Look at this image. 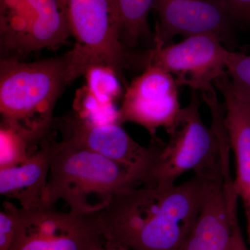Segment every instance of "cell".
<instances>
[{"mask_svg": "<svg viewBox=\"0 0 250 250\" xmlns=\"http://www.w3.org/2000/svg\"><path fill=\"white\" fill-rule=\"evenodd\" d=\"M205 177L184 183L141 184L118 192L98 212L105 241L131 250H181L195 225Z\"/></svg>", "mask_w": 250, "mask_h": 250, "instance_id": "1", "label": "cell"}, {"mask_svg": "<svg viewBox=\"0 0 250 250\" xmlns=\"http://www.w3.org/2000/svg\"><path fill=\"white\" fill-rule=\"evenodd\" d=\"M69 52L34 62L1 59L0 112L1 122L42 141L51 134L54 108L71 83Z\"/></svg>", "mask_w": 250, "mask_h": 250, "instance_id": "2", "label": "cell"}, {"mask_svg": "<svg viewBox=\"0 0 250 250\" xmlns=\"http://www.w3.org/2000/svg\"><path fill=\"white\" fill-rule=\"evenodd\" d=\"M142 183L131 169L62 140L57 142L43 202L62 200L74 211L98 213L118 192Z\"/></svg>", "mask_w": 250, "mask_h": 250, "instance_id": "3", "label": "cell"}, {"mask_svg": "<svg viewBox=\"0 0 250 250\" xmlns=\"http://www.w3.org/2000/svg\"><path fill=\"white\" fill-rule=\"evenodd\" d=\"M192 90L191 100L182 108L174 126L168 131L167 143L153 139L152 164L143 184L170 186L189 171L202 173L215 168L221 163L228 136L224 124V109L213 104L210 128L200 114V100Z\"/></svg>", "mask_w": 250, "mask_h": 250, "instance_id": "4", "label": "cell"}, {"mask_svg": "<svg viewBox=\"0 0 250 250\" xmlns=\"http://www.w3.org/2000/svg\"><path fill=\"white\" fill-rule=\"evenodd\" d=\"M76 44L70 53L71 82L93 67L124 70L147 65V53H131L122 43L112 0H59Z\"/></svg>", "mask_w": 250, "mask_h": 250, "instance_id": "5", "label": "cell"}, {"mask_svg": "<svg viewBox=\"0 0 250 250\" xmlns=\"http://www.w3.org/2000/svg\"><path fill=\"white\" fill-rule=\"evenodd\" d=\"M42 203L18 208V223L9 250H99L106 243L98 213L62 211Z\"/></svg>", "mask_w": 250, "mask_h": 250, "instance_id": "6", "label": "cell"}, {"mask_svg": "<svg viewBox=\"0 0 250 250\" xmlns=\"http://www.w3.org/2000/svg\"><path fill=\"white\" fill-rule=\"evenodd\" d=\"M2 59L56 49L71 35L59 0H0Z\"/></svg>", "mask_w": 250, "mask_h": 250, "instance_id": "7", "label": "cell"}, {"mask_svg": "<svg viewBox=\"0 0 250 250\" xmlns=\"http://www.w3.org/2000/svg\"><path fill=\"white\" fill-rule=\"evenodd\" d=\"M229 156L205 177L201 208L196 222L181 250H231L240 229L238 197L230 169Z\"/></svg>", "mask_w": 250, "mask_h": 250, "instance_id": "8", "label": "cell"}, {"mask_svg": "<svg viewBox=\"0 0 250 250\" xmlns=\"http://www.w3.org/2000/svg\"><path fill=\"white\" fill-rule=\"evenodd\" d=\"M231 52L214 34H197L179 43L163 47L155 44L148 51L147 64L168 72L179 86L203 92L226 73Z\"/></svg>", "mask_w": 250, "mask_h": 250, "instance_id": "9", "label": "cell"}, {"mask_svg": "<svg viewBox=\"0 0 250 250\" xmlns=\"http://www.w3.org/2000/svg\"><path fill=\"white\" fill-rule=\"evenodd\" d=\"M175 78L168 72L147 64L144 72L128 87L118 110V123H133L147 129L155 139L157 129L169 131L182 108Z\"/></svg>", "mask_w": 250, "mask_h": 250, "instance_id": "10", "label": "cell"}, {"mask_svg": "<svg viewBox=\"0 0 250 250\" xmlns=\"http://www.w3.org/2000/svg\"><path fill=\"white\" fill-rule=\"evenodd\" d=\"M153 9L159 16L156 45H169L176 36L210 34L230 50L237 47L236 23L223 0H154Z\"/></svg>", "mask_w": 250, "mask_h": 250, "instance_id": "11", "label": "cell"}, {"mask_svg": "<svg viewBox=\"0 0 250 250\" xmlns=\"http://www.w3.org/2000/svg\"><path fill=\"white\" fill-rule=\"evenodd\" d=\"M54 124L63 141L114 161L146 179L153 158L152 146L135 141L118 123H94L77 113H69Z\"/></svg>", "mask_w": 250, "mask_h": 250, "instance_id": "12", "label": "cell"}, {"mask_svg": "<svg viewBox=\"0 0 250 250\" xmlns=\"http://www.w3.org/2000/svg\"><path fill=\"white\" fill-rule=\"evenodd\" d=\"M213 83L224 98V124L236 164L235 188L243 205H250V95L227 72Z\"/></svg>", "mask_w": 250, "mask_h": 250, "instance_id": "13", "label": "cell"}, {"mask_svg": "<svg viewBox=\"0 0 250 250\" xmlns=\"http://www.w3.org/2000/svg\"><path fill=\"white\" fill-rule=\"evenodd\" d=\"M57 141L49 134L35 152L18 165L0 168V193L29 208L43 203Z\"/></svg>", "mask_w": 250, "mask_h": 250, "instance_id": "14", "label": "cell"}, {"mask_svg": "<svg viewBox=\"0 0 250 250\" xmlns=\"http://www.w3.org/2000/svg\"><path fill=\"white\" fill-rule=\"evenodd\" d=\"M112 1L120 39L125 47H136L142 41H152L155 42V36H152L148 24V16L153 9L154 0Z\"/></svg>", "mask_w": 250, "mask_h": 250, "instance_id": "15", "label": "cell"}, {"mask_svg": "<svg viewBox=\"0 0 250 250\" xmlns=\"http://www.w3.org/2000/svg\"><path fill=\"white\" fill-rule=\"evenodd\" d=\"M41 141H36L17 128L1 122L0 168L24 162L36 152Z\"/></svg>", "mask_w": 250, "mask_h": 250, "instance_id": "16", "label": "cell"}, {"mask_svg": "<svg viewBox=\"0 0 250 250\" xmlns=\"http://www.w3.org/2000/svg\"><path fill=\"white\" fill-rule=\"evenodd\" d=\"M85 88L93 96L106 104H113L121 94V87L118 75L111 69L93 67L85 74Z\"/></svg>", "mask_w": 250, "mask_h": 250, "instance_id": "17", "label": "cell"}, {"mask_svg": "<svg viewBox=\"0 0 250 250\" xmlns=\"http://www.w3.org/2000/svg\"><path fill=\"white\" fill-rule=\"evenodd\" d=\"M227 73L235 85L250 95V55L231 51Z\"/></svg>", "mask_w": 250, "mask_h": 250, "instance_id": "18", "label": "cell"}, {"mask_svg": "<svg viewBox=\"0 0 250 250\" xmlns=\"http://www.w3.org/2000/svg\"><path fill=\"white\" fill-rule=\"evenodd\" d=\"M18 208L4 202L0 211V250H9L16 233Z\"/></svg>", "mask_w": 250, "mask_h": 250, "instance_id": "19", "label": "cell"}, {"mask_svg": "<svg viewBox=\"0 0 250 250\" xmlns=\"http://www.w3.org/2000/svg\"><path fill=\"white\" fill-rule=\"evenodd\" d=\"M236 24L250 27V0H223Z\"/></svg>", "mask_w": 250, "mask_h": 250, "instance_id": "20", "label": "cell"}, {"mask_svg": "<svg viewBox=\"0 0 250 250\" xmlns=\"http://www.w3.org/2000/svg\"><path fill=\"white\" fill-rule=\"evenodd\" d=\"M231 250H248L244 239H243L241 228L237 230L234 238H233Z\"/></svg>", "mask_w": 250, "mask_h": 250, "instance_id": "21", "label": "cell"}, {"mask_svg": "<svg viewBox=\"0 0 250 250\" xmlns=\"http://www.w3.org/2000/svg\"><path fill=\"white\" fill-rule=\"evenodd\" d=\"M99 250H131L125 247L119 246V245L113 244V243L106 242L101 249Z\"/></svg>", "mask_w": 250, "mask_h": 250, "instance_id": "22", "label": "cell"}, {"mask_svg": "<svg viewBox=\"0 0 250 250\" xmlns=\"http://www.w3.org/2000/svg\"><path fill=\"white\" fill-rule=\"evenodd\" d=\"M246 219H247V231H248V238L250 243V210H246Z\"/></svg>", "mask_w": 250, "mask_h": 250, "instance_id": "23", "label": "cell"}]
</instances>
